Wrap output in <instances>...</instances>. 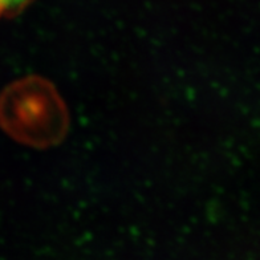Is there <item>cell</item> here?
I'll list each match as a JSON object with an SVG mask.
<instances>
[{
	"instance_id": "2",
	"label": "cell",
	"mask_w": 260,
	"mask_h": 260,
	"mask_svg": "<svg viewBox=\"0 0 260 260\" xmlns=\"http://www.w3.org/2000/svg\"><path fill=\"white\" fill-rule=\"evenodd\" d=\"M32 0H0V17L14 16L24 10Z\"/></svg>"
},
{
	"instance_id": "1",
	"label": "cell",
	"mask_w": 260,
	"mask_h": 260,
	"mask_svg": "<svg viewBox=\"0 0 260 260\" xmlns=\"http://www.w3.org/2000/svg\"><path fill=\"white\" fill-rule=\"evenodd\" d=\"M0 123L19 142L47 147L65 136L68 112L55 86L40 77H27L0 97Z\"/></svg>"
}]
</instances>
